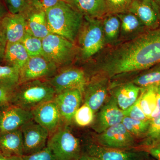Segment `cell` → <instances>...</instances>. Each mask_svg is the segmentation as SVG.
Returning a JSON list of instances; mask_svg holds the SVG:
<instances>
[{"instance_id":"6da1fadb","label":"cell","mask_w":160,"mask_h":160,"mask_svg":"<svg viewBox=\"0 0 160 160\" xmlns=\"http://www.w3.org/2000/svg\"><path fill=\"white\" fill-rule=\"evenodd\" d=\"M160 63V28L111 46L95 63L98 77L111 78Z\"/></svg>"},{"instance_id":"7a4b0ae2","label":"cell","mask_w":160,"mask_h":160,"mask_svg":"<svg viewBox=\"0 0 160 160\" xmlns=\"http://www.w3.org/2000/svg\"><path fill=\"white\" fill-rule=\"evenodd\" d=\"M51 33L58 35L74 43L82 24L84 16L71 4L61 0L46 12Z\"/></svg>"},{"instance_id":"3957f363","label":"cell","mask_w":160,"mask_h":160,"mask_svg":"<svg viewBox=\"0 0 160 160\" xmlns=\"http://www.w3.org/2000/svg\"><path fill=\"white\" fill-rule=\"evenodd\" d=\"M56 94L48 80H32L18 85L13 90L10 104L32 111L41 104L53 100Z\"/></svg>"},{"instance_id":"277c9868","label":"cell","mask_w":160,"mask_h":160,"mask_svg":"<svg viewBox=\"0 0 160 160\" xmlns=\"http://www.w3.org/2000/svg\"><path fill=\"white\" fill-rule=\"evenodd\" d=\"M77 38L81 58L89 60L100 53L106 46L102 19L84 17Z\"/></svg>"},{"instance_id":"5b68a950","label":"cell","mask_w":160,"mask_h":160,"mask_svg":"<svg viewBox=\"0 0 160 160\" xmlns=\"http://www.w3.org/2000/svg\"><path fill=\"white\" fill-rule=\"evenodd\" d=\"M49 135L47 147L56 160H78L82 156L79 140L67 125H62Z\"/></svg>"},{"instance_id":"8992f818","label":"cell","mask_w":160,"mask_h":160,"mask_svg":"<svg viewBox=\"0 0 160 160\" xmlns=\"http://www.w3.org/2000/svg\"><path fill=\"white\" fill-rule=\"evenodd\" d=\"M42 42V55L58 67L71 62L76 53L74 43L58 35L50 33Z\"/></svg>"},{"instance_id":"52a82bcc","label":"cell","mask_w":160,"mask_h":160,"mask_svg":"<svg viewBox=\"0 0 160 160\" xmlns=\"http://www.w3.org/2000/svg\"><path fill=\"white\" fill-rule=\"evenodd\" d=\"M22 133L24 155L41 151L47 146L49 132L33 119L20 128Z\"/></svg>"},{"instance_id":"ba28073f","label":"cell","mask_w":160,"mask_h":160,"mask_svg":"<svg viewBox=\"0 0 160 160\" xmlns=\"http://www.w3.org/2000/svg\"><path fill=\"white\" fill-rule=\"evenodd\" d=\"M97 142L100 146L118 149H127L134 146L135 137L122 123L109 127L100 133Z\"/></svg>"},{"instance_id":"9c48e42d","label":"cell","mask_w":160,"mask_h":160,"mask_svg":"<svg viewBox=\"0 0 160 160\" xmlns=\"http://www.w3.org/2000/svg\"><path fill=\"white\" fill-rule=\"evenodd\" d=\"M58 67L42 55L30 57L20 71V83L52 76Z\"/></svg>"},{"instance_id":"30bf717a","label":"cell","mask_w":160,"mask_h":160,"mask_svg":"<svg viewBox=\"0 0 160 160\" xmlns=\"http://www.w3.org/2000/svg\"><path fill=\"white\" fill-rule=\"evenodd\" d=\"M48 81L56 94L69 89H78L84 92L87 83L85 72L77 68L63 69Z\"/></svg>"},{"instance_id":"8fae6325","label":"cell","mask_w":160,"mask_h":160,"mask_svg":"<svg viewBox=\"0 0 160 160\" xmlns=\"http://www.w3.org/2000/svg\"><path fill=\"white\" fill-rule=\"evenodd\" d=\"M87 154L101 160H148L147 151H131L107 148L94 143L86 146Z\"/></svg>"},{"instance_id":"7c38bea8","label":"cell","mask_w":160,"mask_h":160,"mask_svg":"<svg viewBox=\"0 0 160 160\" xmlns=\"http://www.w3.org/2000/svg\"><path fill=\"white\" fill-rule=\"evenodd\" d=\"M0 31L6 45L20 42L26 32V16L23 13H7L0 20Z\"/></svg>"},{"instance_id":"4fadbf2b","label":"cell","mask_w":160,"mask_h":160,"mask_svg":"<svg viewBox=\"0 0 160 160\" xmlns=\"http://www.w3.org/2000/svg\"><path fill=\"white\" fill-rule=\"evenodd\" d=\"M0 110V133L19 129L33 119L31 111L9 104Z\"/></svg>"},{"instance_id":"5bb4252c","label":"cell","mask_w":160,"mask_h":160,"mask_svg":"<svg viewBox=\"0 0 160 160\" xmlns=\"http://www.w3.org/2000/svg\"><path fill=\"white\" fill-rule=\"evenodd\" d=\"M128 12L136 16L148 30L159 27L160 12L153 0H133Z\"/></svg>"},{"instance_id":"9a60e30c","label":"cell","mask_w":160,"mask_h":160,"mask_svg":"<svg viewBox=\"0 0 160 160\" xmlns=\"http://www.w3.org/2000/svg\"><path fill=\"white\" fill-rule=\"evenodd\" d=\"M31 111L33 120L47 129L50 134L62 125V119L53 100L41 104Z\"/></svg>"},{"instance_id":"2e32d148","label":"cell","mask_w":160,"mask_h":160,"mask_svg":"<svg viewBox=\"0 0 160 160\" xmlns=\"http://www.w3.org/2000/svg\"><path fill=\"white\" fill-rule=\"evenodd\" d=\"M83 91L78 89H69L57 93L53 99L62 119L63 122L70 123L76 111L81 106Z\"/></svg>"},{"instance_id":"e0dca14e","label":"cell","mask_w":160,"mask_h":160,"mask_svg":"<svg viewBox=\"0 0 160 160\" xmlns=\"http://www.w3.org/2000/svg\"><path fill=\"white\" fill-rule=\"evenodd\" d=\"M124 117L122 110L114 97H112L98 114L92 128L98 133H102L109 127L122 123Z\"/></svg>"},{"instance_id":"ac0fdd59","label":"cell","mask_w":160,"mask_h":160,"mask_svg":"<svg viewBox=\"0 0 160 160\" xmlns=\"http://www.w3.org/2000/svg\"><path fill=\"white\" fill-rule=\"evenodd\" d=\"M108 79L96 77L86 83L83 92L85 103L88 104L94 112L105 102L108 93Z\"/></svg>"},{"instance_id":"d6986e66","label":"cell","mask_w":160,"mask_h":160,"mask_svg":"<svg viewBox=\"0 0 160 160\" xmlns=\"http://www.w3.org/2000/svg\"><path fill=\"white\" fill-rule=\"evenodd\" d=\"M117 15L121 21L119 43L133 38L148 30L138 18L132 12H126Z\"/></svg>"},{"instance_id":"ffe728a7","label":"cell","mask_w":160,"mask_h":160,"mask_svg":"<svg viewBox=\"0 0 160 160\" xmlns=\"http://www.w3.org/2000/svg\"><path fill=\"white\" fill-rule=\"evenodd\" d=\"M0 152L9 157L24 155L22 133L21 129L0 133Z\"/></svg>"},{"instance_id":"44dd1931","label":"cell","mask_w":160,"mask_h":160,"mask_svg":"<svg viewBox=\"0 0 160 160\" xmlns=\"http://www.w3.org/2000/svg\"><path fill=\"white\" fill-rule=\"evenodd\" d=\"M68 2L84 17L102 19L109 14L106 0H69Z\"/></svg>"},{"instance_id":"7402d4cb","label":"cell","mask_w":160,"mask_h":160,"mask_svg":"<svg viewBox=\"0 0 160 160\" xmlns=\"http://www.w3.org/2000/svg\"><path fill=\"white\" fill-rule=\"evenodd\" d=\"M26 12L29 14L28 18H26L27 32L42 40L51 33L47 25L45 12L37 10L29 6Z\"/></svg>"},{"instance_id":"603a6c76","label":"cell","mask_w":160,"mask_h":160,"mask_svg":"<svg viewBox=\"0 0 160 160\" xmlns=\"http://www.w3.org/2000/svg\"><path fill=\"white\" fill-rule=\"evenodd\" d=\"M142 88L133 82L125 83L118 86L113 91V96L119 107L126 110L138 98Z\"/></svg>"},{"instance_id":"cb8c5ba5","label":"cell","mask_w":160,"mask_h":160,"mask_svg":"<svg viewBox=\"0 0 160 160\" xmlns=\"http://www.w3.org/2000/svg\"><path fill=\"white\" fill-rule=\"evenodd\" d=\"M30 56L22 43H7L3 58L9 66L21 70Z\"/></svg>"},{"instance_id":"d4e9b609","label":"cell","mask_w":160,"mask_h":160,"mask_svg":"<svg viewBox=\"0 0 160 160\" xmlns=\"http://www.w3.org/2000/svg\"><path fill=\"white\" fill-rule=\"evenodd\" d=\"M103 32L106 45L113 46L119 43L121 21L116 14H109L102 19Z\"/></svg>"},{"instance_id":"484cf974","label":"cell","mask_w":160,"mask_h":160,"mask_svg":"<svg viewBox=\"0 0 160 160\" xmlns=\"http://www.w3.org/2000/svg\"><path fill=\"white\" fill-rule=\"evenodd\" d=\"M144 71L132 82L142 88L160 86V63Z\"/></svg>"},{"instance_id":"4316f807","label":"cell","mask_w":160,"mask_h":160,"mask_svg":"<svg viewBox=\"0 0 160 160\" xmlns=\"http://www.w3.org/2000/svg\"><path fill=\"white\" fill-rule=\"evenodd\" d=\"M158 88V87L156 86L142 88L140 95V106L144 113L149 120L156 106Z\"/></svg>"},{"instance_id":"83f0119b","label":"cell","mask_w":160,"mask_h":160,"mask_svg":"<svg viewBox=\"0 0 160 160\" xmlns=\"http://www.w3.org/2000/svg\"><path fill=\"white\" fill-rule=\"evenodd\" d=\"M20 83V70L13 66H0V86L14 89Z\"/></svg>"},{"instance_id":"f1b7e54d","label":"cell","mask_w":160,"mask_h":160,"mask_svg":"<svg viewBox=\"0 0 160 160\" xmlns=\"http://www.w3.org/2000/svg\"><path fill=\"white\" fill-rule=\"evenodd\" d=\"M150 120L141 121L124 116L122 123L133 136L140 137L145 135L149 126Z\"/></svg>"},{"instance_id":"f546056e","label":"cell","mask_w":160,"mask_h":160,"mask_svg":"<svg viewBox=\"0 0 160 160\" xmlns=\"http://www.w3.org/2000/svg\"><path fill=\"white\" fill-rule=\"evenodd\" d=\"M21 42L24 46L29 56L42 55V42L41 39L35 37L26 32Z\"/></svg>"},{"instance_id":"4dcf8cb0","label":"cell","mask_w":160,"mask_h":160,"mask_svg":"<svg viewBox=\"0 0 160 160\" xmlns=\"http://www.w3.org/2000/svg\"><path fill=\"white\" fill-rule=\"evenodd\" d=\"M94 111L88 104L84 102L76 111L73 119L81 127H85L91 125L94 120Z\"/></svg>"},{"instance_id":"1f68e13d","label":"cell","mask_w":160,"mask_h":160,"mask_svg":"<svg viewBox=\"0 0 160 160\" xmlns=\"http://www.w3.org/2000/svg\"><path fill=\"white\" fill-rule=\"evenodd\" d=\"M145 136V144L148 146L160 143V114L150 120L149 129Z\"/></svg>"},{"instance_id":"d6a6232c","label":"cell","mask_w":160,"mask_h":160,"mask_svg":"<svg viewBox=\"0 0 160 160\" xmlns=\"http://www.w3.org/2000/svg\"><path fill=\"white\" fill-rule=\"evenodd\" d=\"M133 0H106L109 14H119L128 12Z\"/></svg>"},{"instance_id":"836d02e7","label":"cell","mask_w":160,"mask_h":160,"mask_svg":"<svg viewBox=\"0 0 160 160\" xmlns=\"http://www.w3.org/2000/svg\"><path fill=\"white\" fill-rule=\"evenodd\" d=\"M123 112L124 116L134 119L141 121H147L149 120L146 116L141 108L139 97L133 105H132L126 110L123 111Z\"/></svg>"},{"instance_id":"e575fe53","label":"cell","mask_w":160,"mask_h":160,"mask_svg":"<svg viewBox=\"0 0 160 160\" xmlns=\"http://www.w3.org/2000/svg\"><path fill=\"white\" fill-rule=\"evenodd\" d=\"M6 2L11 13H24L29 7L27 0H6Z\"/></svg>"},{"instance_id":"d590c367","label":"cell","mask_w":160,"mask_h":160,"mask_svg":"<svg viewBox=\"0 0 160 160\" xmlns=\"http://www.w3.org/2000/svg\"><path fill=\"white\" fill-rule=\"evenodd\" d=\"M61 0H29V6L37 10L46 12L55 6Z\"/></svg>"},{"instance_id":"8d00e7d4","label":"cell","mask_w":160,"mask_h":160,"mask_svg":"<svg viewBox=\"0 0 160 160\" xmlns=\"http://www.w3.org/2000/svg\"><path fill=\"white\" fill-rule=\"evenodd\" d=\"M22 160H56L51 150L48 147L37 152L30 155H23Z\"/></svg>"},{"instance_id":"74e56055","label":"cell","mask_w":160,"mask_h":160,"mask_svg":"<svg viewBox=\"0 0 160 160\" xmlns=\"http://www.w3.org/2000/svg\"><path fill=\"white\" fill-rule=\"evenodd\" d=\"M13 90L14 89L0 86V107L10 104Z\"/></svg>"},{"instance_id":"f35d334b","label":"cell","mask_w":160,"mask_h":160,"mask_svg":"<svg viewBox=\"0 0 160 160\" xmlns=\"http://www.w3.org/2000/svg\"><path fill=\"white\" fill-rule=\"evenodd\" d=\"M147 151L154 159L160 160V143L149 146Z\"/></svg>"},{"instance_id":"ab89813d","label":"cell","mask_w":160,"mask_h":160,"mask_svg":"<svg viewBox=\"0 0 160 160\" xmlns=\"http://www.w3.org/2000/svg\"><path fill=\"white\" fill-rule=\"evenodd\" d=\"M160 114V86L158 88L157 98L156 106L155 109L152 112L150 120L158 116Z\"/></svg>"},{"instance_id":"60d3db41","label":"cell","mask_w":160,"mask_h":160,"mask_svg":"<svg viewBox=\"0 0 160 160\" xmlns=\"http://www.w3.org/2000/svg\"><path fill=\"white\" fill-rule=\"evenodd\" d=\"M6 45V43L3 41L1 31H0V56L1 57H3L4 55V51H5Z\"/></svg>"},{"instance_id":"b9f144b4","label":"cell","mask_w":160,"mask_h":160,"mask_svg":"<svg viewBox=\"0 0 160 160\" xmlns=\"http://www.w3.org/2000/svg\"><path fill=\"white\" fill-rule=\"evenodd\" d=\"M0 160H22V157L7 156L0 152Z\"/></svg>"},{"instance_id":"7bdbcfd3","label":"cell","mask_w":160,"mask_h":160,"mask_svg":"<svg viewBox=\"0 0 160 160\" xmlns=\"http://www.w3.org/2000/svg\"><path fill=\"white\" fill-rule=\"evenodd\" d=\"M78 160H101L94 157L91 156L88 154L83 155L81 156Z\"/></svg>"},{"instance_id":"ee69618b","label":"cell","mask_w":160,"mask_h":160,"mask_svg":"<svg viewBox=\"0 0 160 160\" xmlns=\"http://www.w3.org/2000/svg\"><path fill=\"white\" fill-rule=\"evenodd\" d=\"M7 13L6 12V10L4 9V7H3L1 3H0V20Z\"/></svg>"},{"instance_id":"f6af8a7d","label":"cell","mask_w":160,"mask_h":160,"mask_svg":"<svg viewBox=\"0 0 160 160\" xmlns=\"http://www.w3.org/2000/svg\"><path fill=\"white\" fill-rule=\"evenodd\" d=\"M155 1L157 5L160 13V0H155Z\"/></svg>"},{"instance_id":"bcb514c9","label":"cell","mask_w":160,"mask_h":160,"mask_svg":"<svg viewBox=\"0 0 160 160\" xmlns=\"http://www.w3.org/2000/svg\"><path fill=\"white\" fill-rule=\"evenodd\" d=\"M65 1H67V2H68L69 1V0H65Z\"/></svg>"},{"instance_id":"7dc6e473","label":"cell","mask_w":160,"mask_h":160,"mask_svg":"<svg viewBox=\"0 0 160 160\" xmlns=\"http://www.w3.org/2000/svg\"><path fill=\"white\" fill-rule=\"evenodd\" d=\"M157 160V159H152V160Z\"/></svg>"},{"instance_id":"c3c4849f","label":"cell","mask_w":160,"mask_h":160,"mask_svg":"<svg viewBox=\"0 0 160 160\" xmlns=\"http://www.w3.org/2000/svg\"><path fill=\"white\" fill-rule=\"evenodd\" d=\"M27 2H28V1H29V0H27Z\"/></svg>"},{"instance_id":"681fc988","label":"cell","mask_w":160,"mask_h":160,"mask_svg":"<svg viewBox=\"0 0 160 160\" xmlns=\"http://www.w3.org/2000/svg\"><path fill=\"white\" fill-rule=\"evenodd\" d=\"M153 1H155V0H153Z\"/></svg>"}]
</instances>
